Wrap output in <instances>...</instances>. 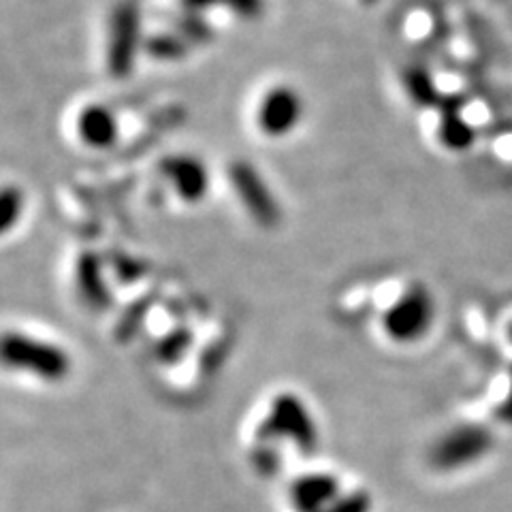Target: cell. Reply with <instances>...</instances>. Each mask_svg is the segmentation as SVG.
Masks as SVG:
<instances>
[{
    "mask_svg": "<svg viewBox=\"0 0 512 512\" xmlns=\"http://www.w3.org/2000/svg\"><path fill=\"white\" fill-rule=\"evenodd\" d=\"M163 173L173 182L175 192L184 201H199L207 190V175L192 158H169L163 163Z\"/></svg>",
    "mask_w": 512,
    "mask_h": 512,
    "instance_id": "cell-9",
    "label": "cell"
},
{
    "mask_svg": "<svg viewBox=\"0 0 512 512\" xmlns=\"http://www.w3.org/2000/svg\"><path fill=\"white\" fill-rule=\"evenodd\" d=\"M370 510H372V498L367 495V491H352L344 495V498L335 500L323 512H370Z\"/></svg>",
    "mask_w": 512,
    "mask_h": 512,
    "instance_id": "cell-14",
    "label": "cell"
},
{
    "mask_svg": "<svg viewBox=\"0 0 512 512\" xmlns=\"http://www.w3.org/2000/svg\"><path fill=\"white\" fill-rule=\"evenodd\" d=\"M338 493V478L323 472L299 476L291 489H288L291 504L297 512H323L327 506L338 500Z\"/></svg>",
    "mask_w": 512,
    "mask_h": 512,
    "instance_id": "cell-7",
    "label": "cell"
},
{
    "mask_svg": "<svg viewBox=\"0 0 512 512\" xmlns=\"http://www.w3.org/2000/svg\"><path fill=\"white\" fill-rule=\"evenodd\" d=\"M256 438L267 444L280 438H288L306 455H312L318 446V434L312 416L301 399L293 393H280L271 402V410L267 419L261 423L259 431H256Z\"/></svg>",
    "mask_w": 512,
    "mask_h": 512,
    "instance_id": "cell-1",
    "label": "cell"
},
{
    "mask_svg": "<svg viewBox=\"0 0 512 512\" xmlns=\"http://www.w3.org/2000/svg\"><path fill=\"white\" fill-rule=\"evenodd\" d=\"M3 359L9 367L35 374L45 382H60L71 372V359L62 348L32 340L18 331L5 333Z\"/></svg>",
    "mask_w": 512,
    "mask_h": 512,
    "instance_id": "cell-2",
    "label": "cell"
},
{
    "mask_svg": "<svg viewBox=\"0 0 512 512\" xmlns=\"http://www.w3.org/2000/svg\"><path fill=\"white\" fill-rule=\"evenodd\" d=\"M3 229L9 231L15 220H18L20 212H22V199H20V192H15L11 188L5 190V197H3Z\"/></svg>",
    "mask_w": 512,
    "mask_h": 512,
    "instance_id": "cell-17",
    "label": "cell"
},
{
    "mask_svg": "<svg viewBox=\"0 0 512 512\" xmlns=\"http://www.w3.org/2000/svg\"><path fill=\"white\" fill-rule=\"evenodd\" d=\"M150 306H152V297H146L141 301H135L131 308L126 310V314L120 318L118 323V329H116V338L122 340V342H128L135 335V331L139 329L141 320L146 318V314L150 312Z\"/></svg>",
    "mask_w": 512,
    "mask_h": 512,
    "instance_id": "cell-13",
    "label": "cell"
},
{
    "mask_svg": "<svg viewBox=\"0 0 512 512\" xmlns=\"http://www.w3.org/2000/svg\"><path fill=\"white\" fill-rule=\"evenodd\" d=\"M301 116L299 96L288 88H274L265 94L259 107V126L261 131L274 137H282L293 131Z\"/></svg>",
    "mask_w": 512,
    "mask_h": 512,
    "instance_id": "cell-6",
    "label": "cell"
},
{
    "mask_svg": "<svg viewBox=\"0 0 512 512\" xmlns=\"http://www.w3.org/2000/svg\"><path fill=\"white\" fill-rule=\"evenodd\" d=\"M480 448H483V438L476 431H457V434L448 436L434 448L431 459L438 468H455L480 453Z\"/></svg>",
    "mask_w": 512,
    "mask_h": 512,
    "instance_id": "cell-11",
    "label": "cell"
},
{
    "mask_svg": "<svg viewBox=\"0 0 512 512\" xmlns=\"http://www.w3.org/2000/svg\"><path fill=\"white\" fill-rule=\"evenodd\" d=\"M231 182L237 190V195L242 197L246 210L259 220L263 227H276L280 212L259 175H256L248 165L237 163L231 167Z\"/></svg>",
    "mask_w": 512,
    "mask_h": 512,
    "instance_id": "cell-5",
    "label": "cell"
},
{
    "mask_svg": "<svg viewBox=\"0 0 512 512\" xmlns=\"http://www.w3.org/2000/svg\"><path fill=\"white\" fill-rule=\"evenodd\" d=\"M186 3H192V5H224V7L239 11L244 15L259 13V7H261V0H186Z\"/></svg>",
    "mask_w": 512,
    "mask_h": 512,
    "instance_id": "cell-16",
    "label": "cell"
},
{
    "mask_svg": "<svg viewBox=\"0 0 512 512\" xmlns=\"http://www.w3.org/2000/svg\"><path fill=\"white\" fill-rule=\"evenodd\" d=\"M77 133L90 148H107L116 141L118 124L105 107L90 105L77 118Z\"/></svg>",
    "mask_w": 512,
    "mask_h": 512,
    "instance_id": "cell-10",
    "label": "cell"
},
{
    "mask_svg": "<svg viewBox=\"0 0 512 512\" xmlns=\"http://www.w3.org/2000/svg\"><path fill=\"white\" fill-rule=\"evenodd\" d=\"M431 299L421 288H412L399 297L382 318V327L391 340L408 344L419 340L431 323Z\"/></svg>",
    "mask_w": 512,
    "mask_h": 512,
    "instance_id": "cell-3",
    "label": "cell"
},
{
    "mask_svg": "<svg viewBox=\"0 0 512 512\" xmlns=\"http://www.w3.org/2000/svg\"><path fill=\"white\" fill-rule=\"evenodd\" d=\"M252 461H254V468L261 474L278 472L280 468V457L276 453V448L274 444H267V442H261V448L252 455Z\"/></svg>",
    "mask_w": 512,
    "mask_h": 512,
    "instance_id": "cell-15",
    "label": "cell"
},
{
    "mask_svg": "<svg viewBox=\"0 0 512 512\" xmlns=\"http://www.w3.org/2000/svg\"><path fill=\"white\" fill-rule=\"evenodd\" d=\"M139 41V13L131 3L118 7L114 15V26H111L109 39V71L116 77H124L133 67L135 47Z\"/></svg>",
    "mask_w": 512,
    "mask_h": 512,
    "instance_id": "cell-4",
    "label": "cell"
},
{
    "mask_svg": "<svg viewBox=\"0 0 512 512\" xmlns=\"http://www.w3.org/2000/svg\"><path fill=\"white\" fill-rule=\"evenodd\" d=\"M77 291L92 312H103L111 306V293L103 278L101 261L96 254L84 252L77 263Z\"/></svg>",
    "mask_w": 512,
    "mask_h": 512,
    "instance_id": "cell-8",
    "label": "cell"
},
{
    "mask_svg": "<svg viewBox=\"0 0 512 512\" xmlns=\"http://www.w3.org/2000/svg\"><path fill=\"white\" fill-rule=\"evenodd\" d=\"M190 340H192L190 331H186V329H175V331L167 333L165 338L158 342V346H156V357H158L160 361H163V363H175V361H180L182 355H184V352H186L188 346H190Z\"/></svg>",
    "mask_w": 512,
    "mask_h": 512,
    "instance_id": "cell-12",
    "label": "cell"
}]
</instances>
